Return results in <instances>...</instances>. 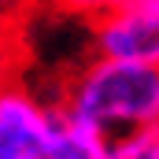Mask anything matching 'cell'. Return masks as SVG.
Masks as SVG:
<instances>
[{
  "instance_id": "obj_1",
  "label": "cell",
  "mask_w": 159,
  "mask_h": 159,
  "mask_svg": "<svg viewBox=\"0 0 159 159\" xmlns=\"http://www.w3.org/2000/svg\"><path fill=\"white\" fill-rule=\"evenodd\" d=\"M52 100L63 115L111 141L141 126H159V67L89 56L63 74Z\"/></svg>"
},
{
  "instance_id": "obj_2",
  "label": "cell",
  "mask_w": 159,
  "mask_h": 159,
  "mask_svg": "<svg viewBox=\"0 0 159 159\" xmlns=\"http://www.w3.org/2000/svg\"><path fill=\"white\" fill-rule=\"evenodd\" d=\"M56 100L34 81L0 70V159H44Z\"/></svg>"
},
{
  "instance_id": "obj_3",
  "label": "cell",
  "mask_w": 159,
  "mask_h": 159,
  "mask_svg": "<svg viewBox=\"0 0 159 159\" xmlns=\"http://www.w3.org/2000/svg\"><path fill=\"white\" fill-rule=\"evenodd\" d=\"M89 48L93 56L159 67V0H126L89 22Z\"/></svg>"
},
{
  "instance_id": "obj_4",
  "label": "cell",
  "mask_w": 159,
  "mask_h": 159,
  "mask_svg": "<svg viewBox=\"0 0 159 159\" xmlns=\"http://www.w3.org/2000/svg\"><path fill=\"white\" fill-rule=\"evenodd\" d=\"M104 148H107V141L100 133H93L89 126H81L78 119H70L56 107L44 159H104Z\"/></svg>"
},
{
  "instance_id": "obj_5",
  "label": "cell",
  "mask_w": 159,
  "mask_h": 159,
  "mask_svg": "<svg viewBox=\"0 0 159 159\" xmlns=\"http://www.w3.org/2000/svg\"><path fill=\"white\" fill-rule=\"evenodd\" d=\"M104 159H159V126H141L111 137Z\"/></svg>"
},
{
  "instance_id": "obj_6",
  "label": "cell",
  "mask_w": 159,
  "mask_h": 159,
  "mask_svg": "<svg viewBox=\"0 0 159 159\" xmlns=\"http://www.w3.org/2000/svg\"><path fill=\"white\" fill-rule=\"evenodd\" d=\"M52 11L67 15V19H78V22H96L104 15H111L115 7H122L126 0H44Z\"/></svg>"
},
{
  "instance_id": "obj_7",
  "label": "cell",
  "mask_w": 159,
  "mask_h": 159,
  "mask_svg": "<svg viewBox=\"0 0 159 159\" xmlns=\"http://www.w3.org/2000/svg\"><path fill=\"white\" fill-rule=\"evenodd\" d=\"M44 0H0V34H7L15 22H22L34 7H41Z\"/></svg>"
}]
</instances>
